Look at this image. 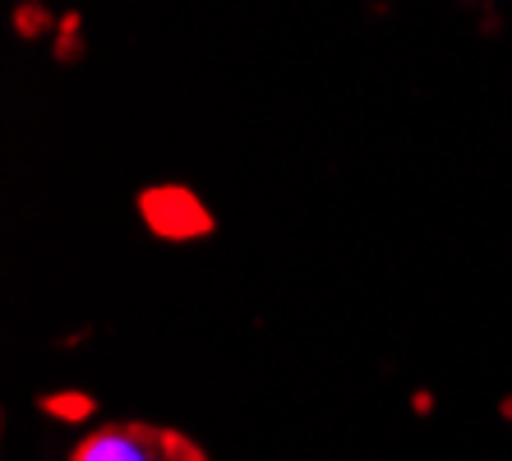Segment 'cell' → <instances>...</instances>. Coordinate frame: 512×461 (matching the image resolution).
<instances>
[{
	"instance_id": "6da1fadb",
	"label": "cell",
	"mask_w": 512,
	"mask_h": 461,
	"mask_svg": "<svg viewBox=\"0 0 512 461\" xmlns=\"http://www.w3.org/2000/svg\"><path fill=\"white\" fill-rule=\"evenodd\" d=\"M70 461H208L185 434L157 425H102L88 438H79V448Z\"/></svg>"
}]
</instances>
